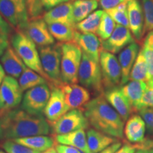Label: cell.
Listing matches in <instances>:
<instances>
[{
    "label": "cell",
    "mask_w": 153,
    "mask_h": 153,
    "mask_svg": "<svg viewBox=\"0 0 153 153\" xmlns=\"http://www.w3.org/2000/svg\"><path fill=\"white\" fill-rule=\"evenodd\" d=\"M30 19L41 17L43 14V5L41 0H25Z\"/></svg>",
    "instance_id": "36"
},
{
    "label": "cell",
    "mask_w": 153,
    "mask_h": 153,
    "mask_svg": "<svg viewBox=\"0 0 153 153\" xmlns=\"http://www.w3.org/2000/svg\"><path fill=\"white\" fill-rule=\"evenodd\" d=\"M73 3L72 1L60 4L47 11L43 15V19L46 24L51 23H62L75 26L72 19Z\"/></svg>",
    "instance_id": "22"
},
{
    "label": "cell",
    "mask_w": 153,
    "mask_h": 153,
    "mask_svg": "<svg viewBox=\"0 0 153 153\" xmlns=\"http://www.w3.org/2000/svg\"><path fill=\"white\" fill-rule=\"evenodd\" d=\"M146 87L147 82L143 81H130L120 87L134 112H138L141 109V100Z\"/></svg>",
    "instance_id": "23"
},
{
    "label": "cell",
    "mask_w": 153,
    "mask_h": 153,
    "mask_svg": "<svg viewBox=\"0 0 153 153\" xmlns=\"http://www.w3.org/2000/svg\"><path fill=\"white\" fill-rule=\"evenodd\" d=\"M12 140L40 152H43L49 148H53L55 143V140L52 137L47 135H35Z\"/></svg>",
    "instance_id": "26"
},
{
    "label": "cell",
    "mask_w": 153,
    "mask_h": 153,
    "mask_svg": "<svg viewBox=\"0 0 153 153\" xmlns=\"http://www.w3.org/2000/svg\"><path fill=\"white\" fill-rule=\"evenodd\" d=\"M58 87L62 90L66 104L70 110L80 109L90 101V93L83 86L62 83Z\"/></svg>",
    "instance_id": "14"
},
{
    "label": "cell",
    "mask_w": 153,
    "mask_h": 153,
    "mask_svg": "<svg viewBox=\"0 0 153 153\" xmlns=\"http://www.w3.org/2000/svg\"><path fill=\"white\" fill-rule=\"evenodd\" d=\"M55 148L57 153H82L78 149L70 145L57 144Z\"/></svg>",
    "instance_id": "42"
},
{
    "label": "cell",
    "mask_w": 153,
    "mask_h": 153,
    "mask_svg": "<svg viewBox=\"0 0 153 153\" xmlns=\"http://www.w3.org/2000/svg\"><path fill=\"white\" fill-rule=\"evenodd\" d=\"M128 0H100V5L105 11L114 8Z\"/></svg>",
    "instance_id": "40"
},
{
    "label": "cell",
    "mask_w": 153,
    "mask_h": 153,
    "mask_svg": "<svg viewBox=\"0 0 153 153\" xmlns=\"http://www.w3.org/2000/svg\"><path fill=\"white\" fill-rule=\"evenodd\" d=\"M98 7L97 0H76L73 3L72 19L77 24L90 15Z\"/></svg>",
    "instance_id": "27"
},
{
    "label": "cell",
    "mask_w": 153,
    "mask_h": 153,
    "mask_svg": "<svg viewBox=\"0 0 153 153\" xmlns=\"http://www.w3.org/2000/svg\"><path fill=\"white\" fill-rule=\"evenodd\" d=\"M135 153H145V151L144 150H140V149H138Z\"/></svg>",
    "instance_id": "52"
},
{
    "label": "cell",
    "mask_w": 153,
    "mask_h": 153,
    "mask_svg": "<svg viewBox=\"0 0 153 153\" xmlns=\"http://www.w3.org/2000/svg\"><path fill=\"white\" fill-rule=\"evenodd\" d=\"M139 52V45L135 41L120 51L118 55V61L121 69V85H124L129 81L131 70Z\"/></svg>",
    "instance_id": "19"
},
{
    "label": "cell",
    "mask_w": 153,
    "mask_h": 153,
    "mask_svg": "<svg viewBox=\"0 0 153 153\" xmlns=\"http://www.w3.org/2000/svg\"><path fill=\"white\" fill-rule=\"evenodd\" d=\"M146 125L139 114L131 116L124 126V135L130 143L139 144L145 140Z\"/></svg>",
    "instance_id": "21"
},
{
    "label": "cell",
    "mask_w": 153,
    "mask_h": 153,
    "mask_svg": "<svg viewBox=\"0 0 153 153\" xmlns=\"http://www.w3.org/2000/svg\"><path fill=\"white\" fill-rule=\"evenodd\" d=\"M22 94L16 78L6 76L0 86V112L18 107L22 101Z\"/></svg>",
    "instance_id": "11"
},
{
    "label": "cell",
    "mask_w": 153,
    "mask_h": 153,
    "mask_svg": "<svg viewBox=\"0 0 153 153\" xmlns=\"http://www.w3.org/2000/svg\"><path fill=\"white\" fill-rule=\"evenodd\" d=\"M127 7L129 28L134 38L138 42H140L144 35L145 26V18L142 4L139 0H128Z\"/></svg>",
    "instance_id": "17"
},
{
    "label": "cell",
    "mask_w": 153,
    "mask_h": 153,
    "mask_svg": "<svg viewBox=\"0 0 153 153\" xmlns=\"http://www.w3.org/2000/svg\"><path fill=\"white\" fill-rule=\"evenodd\" d=\"M78 80L84 87L90 89L97 94H104L102 74L100 64L82 53L78 73Z\"/></svg>",
    "instance_id": "5"
},
{
    "label": "cell",
    "mask_w": 153,
    "mask_h": 153,
    "mask_svg": "<svg viewBox=\"0 0 153 153\" xmlns=\"http://www.w3.org/2000/svg\"><path fill=\"white\" fill-rule=\"evenodd\" d=\"M48 84L38 85L26 91L23 96L22 108L33 114H42L48 102L51 90Z\"/></svg>",
    "instance_id": "8"
},
{
    "label": "cell",
    "mask_w": 153,
    "mask_h": 153,
    "mask_svg": "<svg viewBox=\"0 0 153 153\" xmlns=\"http://www.w3.org/2000/svg\"><path fill=\"white\" fill-rule=\"evenodd\" d=\"M144 14V34L153 30V0H141Z\"/></svg>",
    "instance_id": "34"
},
{
    "label": "cell",
    "mask_w": 153,
    "mask_h": 153,
    "mask_svg": "<svg viewBox=\"0 0 153 153\" xmlns=\"http://www.w3.org/2000/svg\"><path fill=\"white\" fill-rule=\"evenodd\" d=\"M144 43L148 44L150 47L153 48V30L149 31L147 34Z\"/></svg>",
    "instance_id": "48"
},
{
    "label": "cell",
    "mask_w": 153,
    "mask_h": 153,
    "mask_svg": "<svg viewBox=\"0 0 153 153\" xmlns=\"http://www.w3.org/2000/svg\"><path fill=\"white\" fill-rule=\"evenodd\" d=\"M103 85L107 89L117 87L121 82V69L119 61L114 54L102 51L99 59Z\"/></svg>",
    "instance_id": "9"
},
{
    "label": "cell",
    "mask_w": 153,
    "mask_h": 153,
    "mask_svg": "<svg viewBox=\"0 0 153 153\" xmlns=\"http://www.w3.org/2000/svg\"><path fill=\"white\" fill-rule=\"evenodd\" d=\"M139 147L141 150H148V149L153 150V140L145 139L143 143H140Z\"/></svg>",
    "instance_id": "47"
},
{
    "label": "cell",
    "mask_w": 153,
    "mask_h": 153,
    "mask_svg": "<svg viewBox=\"0 0 153 153\" xmlns=\"http://www.w3.org/2000/svg\"><path fill=\"white\" fill-rule=\"evenodd\" d=\"M0 14L16 30H23L29 22L25 0H0Z\"/></svg>",
    "instance_id": "7"
},
{
    "label": "cell",
    "mask_w": 153,
    "mask_h": 153,
    "mask_svg": "<svg viewBox=\"0 0 153 153\" xmlns=\"http://www.w3.org/2000/svg\"><path fill=\"white\" fill-rule=\"evenodd\" d=\"M69 0H41V2L43 4L44 8L48 9L56 6L60 4L67 2Z\"/></svg>",
    "instance_id": "43"
},
{
    "label": "cell",
    "mask_w": 153,
    "mask_h": 153,
    "mask_svg": "<svg viewBox=\"0 0 153 153\" xmlns=\"http://www.w3.org/2000/svg\"><path fill=\"white\" fill-rule=\"evenodd\" d=\"M0 30L7 32V33L9 34H10L11 31V25L5 19H3V17L1 14H0Z\"/></svg>",
    "instance_id": "46"
},
{
    "label": "cell",
    "mask_w": 153,
    "mask_h": 153,
    "mask_svg": "<svg viewBox=\"0 0 153 153\" xmlns=\"http://www.w3.org/2000/svg\"><path fill=\"white\" fill-rule=\"evenodd\" d=\"M51 126L42 114L26 111L22 107L0 112V140H14L35 135H47Z\"/></svg>",
    "instance_id": "1"
},
{
    "label": "cell",
    "mask_w": 153,
    "mask_h": 153,
    "mask_svg": "<svg viewBox=\"0 0 153 153\" xmlns=\"http://www.w3.org/2000/svg\"><path fill=\"white\" fill-rule=\"evenodd\" d=\"M55 140L58 144L74 147L78 149L82 153H91L87 144V133L84 129L62 135H55Z\"/></svg>",
    "instance_id": "24"
},
{
    "label": "cell",
    "mask_w": 153,
    "mask_h": 153,
    "mask_svg": "<svg viewBox=\"0 0 153 153\" xmlns=\"http://www.w3.org/2000/svg\"><path fill=\"white\" fill-rule=\"evenodd\" d=\"M116 28V24L111 17L104 11L101 22L97 29V34L101 41H106L110 37Z\"/></svg>",
    "instance_id": "33"
},
{
    "label": "cell",
    "mask_w": 153,
    "mask_h": 153,
    "mask_svg": "<svg viewBox=\"0 0 153 153\" xmlns=\"http://www.w3.org/2000/svg\"><path fill=\"white\" fill-rule=\"evenodd\" d=\"M87 144L91 153H99L111 145L118 142V140L94 128H89L87 131Z\"/></svg>",
    "instance_id": "25"
},
{
    "label": "cell",
    "mask_w": 153,
    "mask_h": 153,
    "mask_svg": "<svg viewBox=\"0 0 153 153\" xmlns=\"http://www.w3.org/2000/svg\"><path fill=\"white\" fill-rule=\"evenodd\" d=\"M138 113L144 120L148 133L153 135V108H143Z\"/></svg>",
    "instance_id": "39"
},
{
    "label": "cell",
    "mask_w": 153,
    "mask_h": 153,
    "mask_svg": "<svg viewBox=\"0 0 153 153\" xmlns=\"http://www.w3.org/2000/svg\"><path fill=\"white\" fill-rule=\"evenodd\" d=\"M51 89V97L43 111V114L51 126L70 109L66 104L64 94L60 88L53 87Z\"/></svg>",
    "instance_id": "13"
},
{
    "label": "cell",
    "mask_w": 153,
    "mask_h": 153,
    "mask_svg": "<svg viewBox=\"0 0 153 153\" xmlns=\"http://www.w3.org/2000/svg\"><path fill=\"white\" fill-rule=\"evenodd\" d=\"M73 42L85 53L96 62H99L102 50V41L94 33H85L75 30Z\"/></svg>",
    "instance_id": "16"
},
{
    "label": "cell",
    "mask_w": 153,
    "mask_h": 153,
    "mask_svg": "<svg viewBox=\"0 0 153 153\" xmlns=\"http://www.w3.org/2000/svg\"><path fill=\"white\" fill-rule=\"evenodd\" d=\"M0 62L6 73L14 78H19L26 68L13 47L9 45L0 57Z\"/></svg>",
    "instance_id": "20"
},
{
    "label": "cell",
    "mask_w": 153,
    "mask_h": 153,
    "mask_svg": "<svg viewBox=\"0 0 153 153\" xmlns=\"http://www.w3.org/2000/svg\"><path fill=\"white\" fill-rule=\"evenodd\" d=\"M104 11H94L87 18L75 24V28L78 31L85 33H95L100 24Z\"/></svg>",
    "instance_id": "30"
},
{
    "label": "cell",
    "mask_w": 153,
    "mask_h": 153,
    "mask_svg": "<svg viewBox=\"0 0 153 153\" xmlns=\"http://www.w3.org/2000/svg\"><path fill=\"white\" fill-rule=\"evenodd\" d=\"M19 84L22 91H24L38 85L48 84V82L37 72L32 70L31 69L26 68L19 77Z\"/></svg>",
    "instance_id": "29"
},
{
    "label": "cell",
    "mask_w": 153,
    "mask_h": 153,
    "mask_svg": "<svg viewBox=\"0 0 153 153\" xmlns=\"http://www.w3.org/2000/svg\"><path fill=\"white\" fill-rule=\"evenodd\" d=\"M129 80L148 82V68L142 50L140 51L136 60L134 63L130 74Z\"/></svg>",
    "instance_id": "31"
},
{
    "label": "cell",
    "mask_w": 153,
    "mask_h": 153,
    "mask_svg": "<svg viewBox=\"0 0 153 153\" xmlns=\"http://www.w3.org/2000/svg\"><path fill=\"white\" fill-rule=\"evenodd\" d=\"M121 146L122 143L118 141V142H116L114 143V144L111 145L108 148L104 149V150H102L101 152L99 153H115Z\"/></svg>",
    "instance_id": "45"
},
{
    "label": "cell",
    "mask_w": 153,
    "mask_h": 153,
    "mask_svg": "<svg viewBox=\"0 0 153 153\" xmlns=\"http://www.w3.org/2000/svg\"><path fill=\"white\" fill-rule=\"evenodd\" d=\"M5 71L4 70L2 65L0 64V86H1V83H2L5 77Z\"/></svg>",
    "instance_id": "49"
},
{
    "label": "cell",
    "mask_w": 153,
    "mask_h": 153,
    "mask_svg": "<svg viewBox=\"0 0 153 153\" xmlns=\"http://www.w3.org/2000/svg\"><path fill=\"white\" fill-rule=\"evenodd\" d=\"M39 54L44 72L49 76L53 86L60 87L62 84L61 78L62 43L41 47Z\"/></svg>",
    "instance_id": "6"
},
{
    "label": "cell",
    "mask_w": 153,
    "mask_h": 153,
    "mask_svg": "<svg viewBox=\"0 0 153 153\" xmlns=\"http://www.w3.org/2000/svg\"><path fill=\"white\" fill-rule=\"evenodd\" d=\"M47 25L51 35L57 41L62 43L73 41L76 30L74 26L62 23H51Z\"/></svg>",
    "instance_id": "28"
},
{
    "label": "cell",
    "mask_w": 153,
    "mask_h": 153,
    "mask_svg": "<svg viewBox=\"0 0 153 153\" xmlns=\"http://www.w3.org/2000/svg\"><path fill=\"white\" fill-rule=\"evenodd\" d=\"M22 31L40 47L48 46L55 43L46 22L41 17L29 19L27 26Z\"/></svg>",
    "instance_id": "12"
},
{
    "label": "cell",
    "mask_w": 153,
    "mask_h": 153,
    "mask_svg": "<svg viewBox=\"0 0 153 153\" xmlns=\"http://www.w3.org/2000/svg\"><path fill=\"white\" fill-rule=\"evenodd\" d=\"M0 153H8V152H6L4 150H1V149H0Z\"/></svg>",
    "instance_id": "53"
},
{
    "label": "cell",
    "mask_w": 153,
    "mask_h": 153,
    "mask_svg": "<svg viewBox=\"0 0 153 153\" xmlns=\"http://www.w3.org/2000/svg\"><path fill=\"white\" fill-rule=\"evenodd\" d=\"M142 51L148 68V81H153V48L144 43Z\"/></svg>",
    "instance_id": "37"
},
{
    "label": "cell",
    "mask_w": 153,
    "mask_h": 153,
    "mask_svg": "<svg viewBox=\"0 0 153 153\" xmlns=\"http://www.w3.org/2000/svg\"><path fill=\"white\" fill-rule=\"evenodd\" d=\"M153 108V81L147 82V87L141 100V108Z\"/></svg>",
    "instance_id": "38"
},
{
    "label": "cell",
    "mask_w": 153,
    "mask_h": 153,
    "mask_svg": "<svg viewBox=\"0 0 153 153\" xmlns=\"http://www.w3.org/2000/svg\"><path fill=\"white\" fill-rule=\"evenodd\" d=\"M128 1L122 3L121 4L106 10V12L111 18L114 19L115 22L121 26H125L129 28L128 14Z\"/></svg>",
    "instance_id": "32"
},
{
    "label": "cell",
    "mask_w": 153,
    "mask_h": 153,
    "mask_svg": "<svg viewBox=\"0 0 153 153\" xmlns=\"http://www.w3.org/2000/svg\"><path fill=\"white\" fill-rule=\"evenodd\" d=\"M42 153H57V152L56 151V150H55V148H49L48 150L44 151V152H43Z\"/></svg>",
    "instance_id": "50"
},
{
    "label": "cell",
    "mask_w": 153,
    "mask_h": 153,
    "mask_svg": "<svg viewBox=\"0 0 153 153\" xmlns=\"http://www.w3.org/2000/svg\"><path fill=\"white\" fill-rule=\"evenodd\" d=\"M11 41L13 48L24 64L46 79L50 87H55L49 76L44 72L36 44L20 30H16V33L11 37Z\"/></svg>",
    "instance_id": "3"
},
{
    "label": "cell",
    "mask_w": 153,
    "mask_h": 153,
    "mask_svg": "<svg viewBox=\"0 0 153 153\" xmlns=\"http://www.w3.org/2000/svg\"><path fill=\"white\" fill-rule=\"evenodd\" d=\"M83 112L93 128L117 139L123 138L125 121L106 101L104 94L89 101Z\"/></svg>",
    "instance_id": "2"
},
{
    "label": "cell",
    "mask_w": 153,
    "mask_h": 153,
    "mask_svg": "<svg viewBox=\"0 0 153 153\" xmlns=\"http://www.w3.org/2000/svg\"><path fill=\"white\" fill-rule=\"evenodd\" d=\"M89 122L81 109H72L63 115L51 125V131L55 135H62L81 129H87Z\"/></svg>",
    "instance_id": "10"
},
{
    "label": "cell",
    "mask_w": 153,
    "mask_h": 153,
    "mask_svg": "<svg viewBox=\"0 0 153 153\" xmlns=\"http://www.w3.org/2000/svg\"><path fill=\"white\" fill-rule=\"evenodd\" d=\"M9 33L0 30V57L2 55L5 50L9 45Z\"/></svg>",
    "instance_id": "41"
},
{
    "label": "cell",
    "mask_w": 153,
    "mask_h": 153,
    "mask_svg": "<svg viewBox=\"0 0 153 153\" xmlns=\"http://www.w3.org/2000/svg\"><path fill=\"white\" fill-rule=\"evenodd\" d=\"M133 42L134 37L129 28L118 24L110 37L102 41V50L116 54Z\"/></svg>",
    "instance_id": "15"
},
{
    "label": "cell",
    "mask_w": 153,
    "mask_h": 153,
    "mask_svg": "<svg viewBox=\"0 0 153 153\" xmlns=\"http://www.w3.org/2000/svg\"><path fill=\"white\" fill-rule=\"evenodd\" d=\"M145 151V153H153L152 149H148V150H144Z\"/></svg>",
    "instance_id": "51"
},
{
    "label": "cell",
    "mask_w": 153,
    "mask_h": 153,
    "mask_svg": "<svg viewBox=\"0 0 153 153\" xmlns=\"http://www.w3.org/2000/svg\"><path fill=\"white\" fill-rule=\"evenodd\" d=\"M137 147L135 145H131L129 143L122 145L115 153H135L136 152Z\"/></svg>",
    "instance_id": "44"
},
{
    "label": "cell",
    "mask_w": 153,
    "mask_h": 153,
    "mask_svg": "<svg viewBox=\"0 0 153 153\" xmlns=\"http://www.w3.org/2000/svg\"><path fill=\"white\" fill-rule=\"evenodd\" d=\"M104 95L106 101L120 115L124 121L128 119L134 113L131 104L121 91L120 87H115L107 89Z\"/></svg>",
    "instance_id": "18"
},
{
    "label": "cell",
    "mask_w": 153,
    "mask_h": 153,
    "mask_svg": "<svg viewBox=\"0 0 153 153\" xmlns=\"http://www.w3.org/2000/svg\"><path fill=\"white\" fill-rule=\"evenodd\" d=\"M82 57V50L74 42L62 43L61 78L62 83L76 84Z\"/></svg>",
    "instance_id": "4"
},
{
    "label": "cell",
    "mask_w": 153,
    "mask_h": 153,
    "mask_svg": "<svg viewBox=\"0 0 153 153\" xmlns=\"http://www.w3.org/2000/svg\"><path fill=\"white\" fill-rule=\"evenodd\" d=\"M1 148L8 153H41L28 147L19 144L12 140H7L1 143Z\"/></svg>",
    "instance_id": "35"
}]
</instances>
